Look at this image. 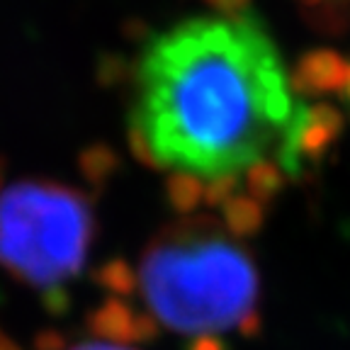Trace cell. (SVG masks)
I'll list each match as a JSON object with an SVG mask.
<instances>
[{
    "label": "cell",
    "instance_id": "cell-1",
    "mask_svg": "<svg viewBox=\"0 0 350 350\" xmlns=\"http://www.w3.org/2000/svg\"><path fill=\"white\" fill-rule=\"evenodd\" d=\"M338 73L292 64L246 0H209L137 49L126 142L146 168L202 185L243 187L260 165L301 175L343 129L340 112L326 103Z\"/></svg>",
    "mask_w": 350,
    "mask_h": 350
},
{
    "label": "cell",
    "instance_id": "cell-2",
    "mask_svg": "<svg viewBox=\"0 0 350 350\" xmlns=\"http://www.w3.org/2000/svg\"><path fill=\"white\" fill-rule=\"evenodd\" d=\"M137 275L148 312L187 336L239 326L260 297L253 256L212 214H187L156 231Z\"/></svg>",
    "mask_w": 350,
    "mask_h": 350
},
{
    "label": "cell",
    "instance_id": "cell-3",
    "mask_svg": "<svg viewBox=\"0 0 350 350\" xmlns=\"http://www.w3.org/2000/svg\"><path fill=\"white\" fill-rule=\"evenodd\" d=\"M95 239L90 197L49 178H25L0 190V268L29 287L76 278Z\"/></svg>",
    "mask_w": 350,
    "mask_h": 350
},
{
    "label": "cell",
    "instance_id": "cell-4",
    "mask_svg": "<svg viewBox=\"0 0 350 350\" xmlns=\"http://www.w3.org/2000/svg\"><path fill=\"white\" fill-rule=\"evenodd\" d=\"M134 321H137V312L120 297L105 299L85 317L88 331L95 338L115 345L134 343Z\"/></svg>",
    "mask_w": 350,
    "mask_h": 350
},
{
    "label": "cell",
    "instance_id": "cell-5",
    "mask_svg": "<svg viewBox=\"0 0 350 350\" xmlns=\"http://www.w3.org/2000/svg\"><path fill=\"white\" fill-rule=\"evenodd\" d=\"M221 224L234 239L256 236L265 224V204L253 200L251 195H236L221 207Z\"/></svg>",
    "mask_w": 350,
    "mask_h": 350
},
{
    "label": "cell",
    "instance_id": "cell-6",
    "mask_svg": "<svg viewBox=\"0 0 350 350\" xmlns=\"http://www.w3.org/2000/svg\"><path fill=\"white\" fill-rule=\"evenodd\" d=\"M93 282L112 297H131L139 287V275L124 258H109L93 273Z\"/></svg>",
    "mask_w": 350,
    "mask_h": 350
},
{
    "label": "cell",
    "instance_id": "cell-7",
    "mask_svg": "<svg viewBox=\"0 0 350 350\" xmlns=\"http://www.w3.org/2000/svg\"><path fill=\"white\" fill-rule=\"evenodd\" d=\"M165 197L175 212L187 217V214H195V209L202 204L204 185L190 175H165Z\"/></svg>",
    "mask_w": 350,
    "mask_h": 350
},
{
    "label": "cell",
    "instance_id": "cell-8",
    "mask_svg": "<svg viewBox=\"0 0 350 350\" xmlns=\"http://www.w3.org/2000/svg\"><path fill=\"white\" fill-rule=\"evenodd\" d=\"M115 168H117L115 153L109 151V148H105V146H95V148H90V151H85L81 156L83 175H85L90 183H95V185H100V183L107 180Z\"/></svg>",
    "mask_w": 350,
    "mask_h": 350
},
{
    "label": "cell",
    "instance_id": "cell-9",
    "mask_svg": "<svg viewBox=\"0 0 350 350\" xmlns=\"http://www.w3.org/2000/svg\"><path fill=\"white\" fill-rule=\"evenodd\" d=\"M42 306L44 312H49L51 317H66V314L71 312V295L61 284L46 287L42 292Z\"/></svg>",
    "mask_w": 350,
    "mask_h": 350
},
{
    "label": "cell",
    "instance_id": "cell-10",
    "mask_svg": "<svg viewBox=\"0 0 350 350\" xmlns=\"http://www.w3.org/2000/svg\"><path fill=\"white\" fill-rule=\"evenodd\" d=\"M161 334V321L151 312H137L134 321V343H151Z\"/></svg>",
    "mask_w": 350,
    "mask_h": 350
},
{
    "label": "cell",
    "instance_id": "cell-11",
    "mask_svg": "<svg viewBox=\"0 0 350 350\" xmlns=\"http://www.w3.org/2000/svg\"><path fill=\"white\" fill-rule=\"evenodd\" d=\"M66 345H68V340L56 328H42L32 338L34 350H66Z\"/></svg>",
    "mask_w": 350,
    "mask_h": 350
},
{
    "label": "cell",
    "instance_id": "cell-12",
    "mask_svg": "<svg viewBox=\"0 0 350 350\" xmlns=\"http://www.w3.org/2000/svg\"><path fill=\"white\" fill-rule=\"evenodd\" d=\"M299 3L317 12H323V15H345V12H350V0H299Z\"/></svg>",
    "mask_w": 350,
    "mask_h": 350
},
{
    "label": "cell",
    "instance_id": "cell-13",
    "mask_svg": "<svg viewBox=\"0 0 350 350\" xmlns=\"http://www.w3.org/2000/svg\"><path fill=\"white\" fill-rule=\"evenodd\" d=\"M241 331V336L243 338H256L258 334L262 331V317H260V312H251V314H246V317L241 319V323L236 326Z\"/></svg>",
    "mask_w": 350,
    "mask_h": 350
},
{
    "label": "cell",
    "instance_id": "cell-14",
    "mask_svg": "<svg viewBox=\"0 0 350 350\" xmlns=\"http://www.w3.org/2000/svg\"><path fill=\"white\" fill-rule=\"evenodd\" d=\"M187 350H229V345L224 340L219 338L217 334H202V336H195Z\"/></svg>",
    "mask_w": 350,
    "mask_h": 350
},
{
    "label": "cell",
    "instance_id": "cell-15",
    "mask_svg": "<svg viewBox=\"0 0 350 350\" xmlns=\"http://www.w3.org/2000/svg\"><path fill=\"white\" fill-rule=\"evenodd\" d=\"M71 350H131L129 345H115V343H105V340H95V343H81Z\"/></svg>",
    "mask_w": 350,
    "mask_h": 350
},
{
    "label": "cell",
    "instance_id": "cell-16",
    "mask_svg": "<svg viewBox=\"0 0 350 350\" xmlns=\"http://www.w3.org/2000/svg\"><path fill=\"white\" fill-rule=\"evenodd\" d=\"M0 350H22V348L10 338V336H5L3 331H0Z\"/></svg>",
    "mask_w": 350,
    "mask_h": 350
},
{
    "label": "cell",
    "instance_id": "cell-17",
    "mask_svg": "<svg viewBox=\"0 0 350 350\" xmlns=\"http://www.w3.org/2000/svg\"><path fill=\"white\" fill-rule=\"evenodd\" d=\"M0 190H3V165H0Z\"/></svg>",
    "mask_w": 350,
    "mask_h": 350
}]
</instances>
